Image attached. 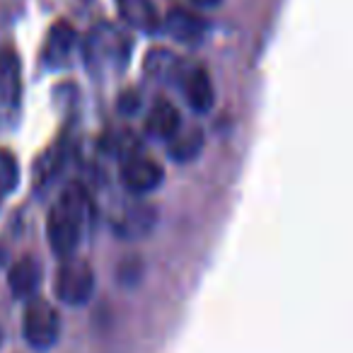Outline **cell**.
<instances>
[{
  "label": "cell",
  "instance_id": "11",
  "mask_svg": "<svg viewBox=\"0 0 353 353\" xmlns=\"http://www.w3.org/2000/svg\"><path fill=\"white\" fill-rule=\"evenodd\" d=\"M157 223V211L150 203H133L117 221V235L123 240H143L152 232Z\"/></svg>",
  "mask_w": 353,
  "mask_h": 353
},
{
  "label": "cell",
  "instance_id": "13",
  "mask_svg": "<svg viewBox=\"0 0 353 353\" xmlns=\"http://www.w3.org/2000/svg\"><path fill=\"white\" fill-rule=\"evenodd\" d=\"M119 34H112L109 30H97L90 34L88 49H85V56H88L90 65H107L109 61H117L121 63V49H119Z\"/></svg>",
  "mask_w": 353,
  "mask_h": 353
},
{
  "label": "cell",
  "instance_id": "17",
  "mask_svg": "<svg viewBox=\"0 0 353 353\" xmlns=\"http://www.w3.org/2000/svg\"><path fill=\"white\" fill-rule=\"evenodd\" d=\"M189 3L196 8H213V6H218L221 0H189Z\"/></svg>",
  "mask_w": 353,
  "mask_h": 353
},
{
  "label": "cell",
  "instance_id": "3",
  "mask_svg": "<svg viewBox=\"0 0 353 353\" xmlns=\"http://www.w3.org/2000/svg\"><path fill=\"white\" fill-rule=\"evenodd\" d=\"M54 290H56V298H59L61 303L70 305V307L88 305L94 293L92 266H90L85 259H75V256L63 259L59 266V271H56Z\"/></svg>",
  "mask_w": 353,
  "mask_h": 353
},
{
  "label": "cell",
  "instance_id": "1",
  "mask_svg": "<svg viewBox=\"0 0 353 353\" xmlns=\"http://www.w3.org/2000/svg\"><path fill=\"white\" fill-rule=\"evenodd\" d=\"M92 218V199L83 184L73 182L59 194L46 218V237L56 256L68 259L78 252Z\"/></svg>",
  "mask_w": 353,
  "mask_h": 353
},
{
  "label": "cell",
  "instance_id": "14",
  "mask_svg": "<svg viewBox=\"0 0 353 353\" xmlns=\"http://www.w3.org/2000/svg\"><path fill=\"white\" fill-rule=\"evenodd\" d=\"M203 148V133L192 128V131H179L170 138V155L179 162H189L201 152Z\"/></svg>",
  "mask_w": 353,
  "mask_h": 353
},
{
  "label": "cell",
  "instance_id": "12",
  "mask_svg": "<svg viewBox=\"0 0 353 353\" xmlns=\"http://www.w3.org/2000/svg\"><path fill=\"white\" fill-rule=\"evenodd\" d=\"M179 128H182V114H179V109L170 99H157L145 117V131L152 138L170 141Z\"/></svg>",
  "mask_w": 353,
  "mask_h": 353
},
{
  "label": "cell",
  "instance_id": "2",
  "mask_svg": "<svg viewBox=\"0 0 353 353\" xmlns=\"http://www.w3.org/2000/svg\"><path fill=\"white\" fill-rule=\"evenodd\" d=\"M22 334L34 351H51L61 339V314L49 300L32 298L22 314Z\"/></svg>",
  "mask_w": 353,
  "mask_h": 353
},
{
  "label": "cell",
  "instance_id": "8",
  "mask_svg": "<svg viewBox=\"0 0 353 353\" xmlns=\"http://www.w3.org/2000/svg\"><path fill=\"white\" fill-rule=\"evenodd\" d=\"M182 90H184V99H187V104L196 114L211 112L213 104H216L213 80H211V75H208V70L201 68V65H196V68H192L187 75H184Z\"/></svg>",
  "mask_w": 353,
  "mask_h": 353
},
{
  "label": "cell",
  "instance_id": "6",
  "mask_svg": "<svg viewBox=\"0 0 353 353\" xmlns=\"http://www.w3.org/2000/svg\"><path fill=\"white\" fill-rule=\"evenodd\" d=\"M75 44H78V32H75V27L65 20L56 22L49 30V37H46V44H44L46 68H54V70L65 68V65L70 63Z\"/></svg>",
  "mask_w": 353,
  "mask_h": 353
},
{
  "label": "cell",
  "instance_id": "7",
  "mask_svg": "<svg viewBox=\"0 0 353 353\" xmlns=\"http://www.w3.org/2000/svg\"><path fill=\"white\" fill-rule=\"evenodd\" d=\"M160 30H165L174 41L182 44H199L206 34V22L196 15V12L187 10V8H172L162 20Z\"/></svg>",
  "mask_w": 353,
  "mask_h": 353
},
{
  "label": "cell",
  "instance_id": "10",
  "mask_svg": "<svg viewBox=\"0 0 353 353\" xmlns=\"http://www.w3.org/2000/svg\"><path fill=\"white\" fill-rule=\"evenodd\" d=\"M8 285L15 298L32 300L41 285V264L34 256H22L12 264L10 274H8Z\"/></svg>",
  "mask_w": 353,
  "mask_h": 353
},
{
  "label": "cell",
  "instance_id": "5",
  "mask_svg": "<svg viewBox=\"0 0 353 353\" xmlns=\"http://www.w3.org/2000/svg\"><path fill=\"white\" fill-rule=\"evenodd\" d=\"M162 179H165L162 165L155 157L143 155V152L128 155L121 165L123 187L131 194H136V196H145V194H152L155 189H160Z\"/></svg>",
  "mask_w": 353,
  "mask_h": 353
},
{
  "label": "cell",
  "instance_id": "4",
  "mask_svg": "<svg viewBox=\"0 0 353 353\" xmlns=\"http://www.w3.org/2000/svg\"><path fill=\"white\" fill-rule=\"evenodd\" d=\"M22 107V65L12 49L0 51V128L17 121Z\"/></svg>",
  "mask_w": 353,
  "mask_h": 353
},
{
  "label": "cell",
  "instance_id": "15",
  "mask_svg": "<svg viewBox=\"0 0 353 353\" xmlns=\"http://www.w3.org/2000/svg\"><path fill=\"white\" fill-rule=\"evenodd\" d=\"M20 184V165L8 148H0V196L12 194Z\"/></svg>",
  "mask_w": 353,
  "mask_h": 353
},
{
  "label": "cell",
  "instance_id": "16",
  "mask_svg": "<svg viewBox=\"0 0 353 353\" xmlns=\"http://www.w3.org/2000/svg\"><path fill=\"white\" fill-rule=\"evenodd\" d=\"M65 157H63V150L61 148H54V150L49 152V155H44L39 160V165H37L34 170V176L39 184H46L49 179H54L56 174H59V170L63 167Z\"/></svg>",
  "mask_w": 353,
  "mask_h": 353
},
{
  "label": "cell",
  "instance_id": "9",
  "mask_svg": "<svg viewBox=\"0 0 353 353\" xmlns=\"http://www.w3.org/2000/svg\"><path fill=\"white\" fill-rule=\"evenodd\" d=\"M117 10L128 27L143 34H155L162 25V17L152 0H117Z\"/></svg>",
  "mask_w": 353,
  "mask_h": 353
}]
</instances>
